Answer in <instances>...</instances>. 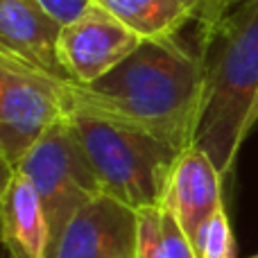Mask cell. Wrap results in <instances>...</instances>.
Returning a JSON list of instances; mask_svg holds the SVG:
<instances>
[{
	"label": "cell",
	"instance_id": "14",
	"mask_svg": "<svg viewBox=\"0 0 258 258\" xmlns=\"http://www.w3.org/2000/svg\"><path fill=\"white\" fill-rule=\"evenodd\" d=\"M181 3L186 5L188 12L192 14V23L197 25V34L211 30V27L218 25L227 14L233 12L227 0H181Z\"/></svg>",
	"mask_w": 258,
	"mask_h": 258
},
{
	"label": "cell",
	"instance_id": "2",
	"mask_svg": "<svg viewBox=\"0 0 258 258\" xmlns=\"http://www.w3.org/2000/svg\"><path fill=\"white\" fill-rule=\"evenodd\" d=\"M197 54L204 93L195 145L227 179L233 172L242 147V127L258 93V0H247L218 25L200 32Z\"/></svg>",
	"mask_w": 258,
	"mask_h": 258
},
{
	"label": "cell",
	"instance_id": "10",
	"mask_svg": "<svg viewBox=\"0 0 258 258\" xmlns=\"http://www.w3.org/2000/svg\"><path fill=\"white\" fill-rule=\"evenodd\" d=\"M3 242L12 258H45L50 247V224L32 181L18 170L5 172L0 197Z\"/></svg>",
	"mask_w": 258,
	"mask_h": 258
},
{
	"label": "cell",
	"instance_id": "13",
	"mask_svg": "<svg viewBox=\"0 0 258 258\" xmlns=\"http://www.w3.org/2000/svg\"><path fill=\"white\" fill-rule=\"evenodd\" d=\"M197 258H236V240H233L231 222L224 204L202 224L192 238Z\"/></svg>",
	"mask_w": 258,
	"mask_h": 258
},
{
	"label": "cell",
	"instance_id": "3",
	"mask_svg": "<svg viewBox=\"0 0 258 258\" xmlns=\"http://www.w3.org/2000/svg\"><path fill=\"white\" fill-rule=\"evenodd\" d=\"M102 192L138 211L161 204L181 152L127 122L86 111H66Z\"/></svg>",
	"mask_w": 258,
	"mask_h": 258
},
{
	"label": "cell",
	"instance_id": "5",
	"mask_svg": "<svg viewBox=\"0 0 258 258\" xmlns=\"http://www.w3.org/2000/svg\"><path fill=\"white\" fill-rule=\"evenodd\" d=\"M66 113V82L0 52V159L5 172Z\"/></svg>",
	"mask_w": 258,
	"mask_h": 258
},
{
	"label": "cell",
	"instance_id": "12",
	"mask_svg": "<svg viewBox=\"0 0 258 258\" xmlns=\"http://www.w3.org/2000/svg\"><path fill=\"white\" fill-rule=\"evenodd\" d=\"M136 258H197L190 236L163 204L136 211Z\"/></svg>",
	"mask_w": 258,
	"mask_h": 258
},
{
	"label": "cell",
	"instance_id": "15",
	"mask_svg": "<svg viewBox=\"0 0 258 258\" xmlns=\"http://www.w3.org/2000/svg\"><path fill=\"white\" fill-rule=\"evenodd\" d=\"M39 5L61 25L75 21L93 5V0H39Z\"/></svg>",
	"mask_w": 258,
	"mask_h": 258
},
{
	"label": "cell",
	"instance_id": "8",
	"mask_svg": "<svg viewBox=\"0 0 258 258\" xmlns=\"http://www.w3.org/2000/svg\"><path fill=\"white\" fill-rule=\"evenodd\" d=\"M61 23L54 21L39 0H0V52L63 82H73L59 59Z\"/></svg>",
	"mask_w": 258,
	"mask_h": 258
},
{
	"label": "cell",
	"instance_id": "16",
	"mask_svg": "<svg viewBox=\"0 0 258 258\" xmlns=\"http://www.w3.org/2000/svg\"><path fill=\"white\" fill-rule=\"evenodd\" d=\"M258 125V93H256V98H254V104H251V111H249V116H247V120H245V127H242V134H240V145L249 138V134L254 132V127Z\"/></svg>",
	"mask_w": 258,
	"mask_h": 258
},
{
	"label": "cell",
	"instance_id": "6",
	"mask_svg": "<svg viewBox=\"0 0 258 258\" xmlns=\"http://www.w3.org/2000/svg\"><path fill=\"white\" fill-rule=\"evenodd\" d=\"M143 39L111 12L93 3L82 16L66 23L59 36V59L75 84H93L122 63Z\"/></svg>",
	"mask_w": 258,
	"mask_h": 258
},
{
	"label": "cell",
	"instance_id": "4",
	"mask_svg": "<svg viewBox=\"0 0 258 258\" xmlns=\"http://www.w3.org/2000/svg\"><path fill=\"white\" fill-rule=\"evenodd\" d=\"M16 170L30 179L43 202L50 245L86 204L104 195L66 113L23 156Z\"/></svg>",
	"mask_w": 258,
	"mask_h": 258
},
{
	"label": "cell",
	"instance_id": "1",
	"mask_svg": "<svg viewBox=\"0 0 258 258\" xmlns=\"http://www.w3.org/2000/svg\"><path fill=\"white\" fill-rule=\"evenodd\" d=\"M204 73L177 36L147 39L93 84L66 82V111H86L141 127L177 152L195 145Z\"/></svg>",
	"mask_w": 258,
	"mask_h": 258
},
{
	"label": "cell",
	"instance_id": "7",
	"mask_svg": "<svg viewBox=\"0 0 258 258\" xmlns=\"http://www.w3.org/2000/svg\"><path fill=\"white\" fill-rule=\"evenodd\" d=\"M45 258H136V211L109 195L86 204Z\"/></svg>",
	"mask_w": 258,
	"mask_h": 258
},
{
	"label": "cell",
	"instance_id": "19",
	"mask_svg": "<svg viewBox=\"0 0 258 258\" xmlns=\"http://www.w3.org/2000/svg\"><path fill=\"white\" fill-rule=\"evenodd\" d=\"M256 256H258V254H256Z\"/></svg>",
	"mask_w": 258,
	"mask_h": 258
},
{
	"label": "cell",
	"instance_id": "9",
	"mask_svg": "<svg viewBox=\"0 0 258 258\" xmlns=\"http://www.w3.org/2000/svg\"><path fill=\"white\" fill-rule=\"evenodd\" d=\"M224 177L202 147L192 145L177 156L161 204L177 218L183 231L197 236L202 224L224 204Z\"/></svg>",
	"mask_w": 258,
	"mask_h": 258
},
{
	"label": "cell",
	"instance_id": "18",
	"mask_svg": "<svg viewBox=\"0 0 258 258\" xmlns=\"http://www.w3.org/2000/svg\"><path fill=\"white\" fill-rule=\"evenodd\" d=\"M251 258H258V256H251Z\"/></svg>",
	"mask_w": 258,
	"mask_h": 258
},
{
	"label": "cell",
	"instance_id": "17",
	"mask_svg": "<svg viewBox=\"0 0 258 258\" xmlns=\"http://www.w3.org/2000/svg\"><path fill=\"white\" fill-rule=\"evenodd\" d=\"M227 3H229V7L231 9H236V7H240V5H245L247 0H227Z\"/></svg>",
	"mask_w": 258,
	"mask_h": 258
},
{
	"label": "cell",
	"instance_id": "11",
	"mask_svg": "<svg viewBox=\"0 0 258 258\" xmlns=\"http://www.w3.org/2000/svg\"><path fill=\"white\" fill-rule=\"evenodd\" d=\"M118 21H122L143 41L177 36L192 14L181 0H93Z\"/></svg>",
	"mask_w": 258,
	"mask_h": 258
}]
</instances>
